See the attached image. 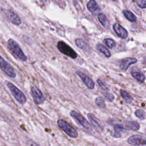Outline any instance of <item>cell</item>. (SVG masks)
<instances>
[{
    "mask_svg": "<svg viewBox=\"0 0 146 146\" xmlns=\"http://www.w3.org/2000/svg\"><path fill=\"white\" fill-rule=\"evenodd\" d=\"M135 116L140 120H144L145 119V111L141 109L136 110L135 111Z\"/></svg>",
    "mask_w": 146,
    "mask_h": 146,
    "instance_id": "obj_25",
    "label": "cell"
},
{
    "mask_svg": "<svg viewBox=\"0 0 146 146\" xmlns=\"http://www.w3.org/2000/svg\"><path fill=\"white\" fill-rule=\"evenodd\" d=\"M104 43L110 48L112 49L116 46V42L111 38H106L103 40Z\"/></svg>",
    "mask_w": 146,
    "mask_h": 146,
    "instance_id": "obj_23",
    "label": "cell"
},
{
    "mask_svg": "<svg viewBox=\"0 0 146 146\" xmlns=\"http://www.w3.org/2000/svg\"><path fill=\"white\" fill-rule=\"evenodd\" d=\"M131 74L135 79H136L139 82H141V83L144 82L145 77L144 74H143L140 72H138V71H131Z\"/></svg>",
    "mask_w": 146,
    "mask_h": 146,
    "instance_id": "obj_21",
    "label": "cell"
},
{
    "mask_svg": "<svg viewBox=\"0 0 146 146\" xmlns=\"http://www.w3.org/2000/svg\"><path fill=\"white\" fill-rule=\"evenodd\" d=\"M57 47L62 53L70 57L71 58L75 59L77 57L78 55L75 51L63 41L58 42Z\"/></svg>",
    "mask_w": 146,
    "mask_h": 146,
    "instance_id": "obj_5",
    "label": "cell"
},
{
    "mask_svg": "<svg viewBox=\"0 0 146 146\" xmlns=\"http://www.w3.org/2000/svg\"><path fill=\"white\" fill-rule=\"evenodd\" d=\"M112 1H116V0H112Z\"/></svg>",
    "mask_w": 146,
    "mask_h": 146,
    "instance_id": "obj_29",
    "label": "cell"
},
{
    "mask_svg": "<svg viewBox=\"0 0 146 146\" xmlns=\"http://www.w3.org/2000/svg\"><path fill=\"white\" fill-rule=\"evenodd\" d=\"M122 13L124 15V17L130 22H136V17L130 11L124 10L122 11Z\"/></svg>",
    "mask_w": 146,
    "mask_h": 146,
    "instance_id": "obj_22",
    "label": "cell"
},
{
    "mask_svg": "<svg viewBox=\"0 0 146 146\" xmlns=\"http://www.w3.org/2000/svg\"><path fill=\"white\" fill-rule=\"evenodd\" d=\"M128 143L132 146H146L145 137L140 135H132L127 139Z\"/></svg>",
    "mask_w": 146,
    "mask_h": 146,
    "instance_id": "obj_7",
    "label": "cell"
},
{
    "mask_svg": "<svg viewBox=\"0 0 146 146\" xmlns=\"http://www.w3.org/2000/svg\"><path fill=\"white\" fill-rule=\"evenodd\" d=\"M96 48L99 50V51L102 52L107 58H110L111 56V52L110 51V50L107 48H106L103 44H98L96 45Z\"/></svg>",
    "mask_w": 146,
    "mask_h": 146,
    "instance_id": "obj_20",
    "label": "cell"
},
{
    "mask_svg": "<svg viewBox=\"0 0 146 146\" xmlns=\"http://www.w3.org/2000/svg\"><path fill=\"white\" fill-rule=\"evenodd\" d=\"M97 83L99 85V86L101 88V89L103 91H109V87H108V86L106 84V83L103 82L102 80L101 79H97Z\"/></svg>",
    "mask_w": 146,
    "mask_h": 146,
    "instance_id": "obj_26",
    "label": "cell"
},
{
    "mask_svg": "<svg viewBox=\"0 0 146 146\" xmlns=\"http://www.w3.org/2000/svg\"><path fill=\"white\" fill-rule=\"evenodd\" d=\"M6 84L13 96L19 103L23 104L26 103L27 99L26 96L19 88L10 82H6Z\"/></svg>",
    "mask_w": 146,
    "mask_h": 146,
    "instance_id": "obj_3",
    "label": "cell"
},
{
    "mask_svg": "<svg viewBox=\"0 0 146 146\" xmlns=\"http://www.w3.org/2000/svg\"><path fill=\"white\" fill-rule=\"evenodd\" d=\"M88 119L90 121L92 127L99 132H102L103 131V126L100 121L94 116L92 113H88L87 114Z\"/></svg>",
    "mask_w": 146,
    "mask_h": 146,
    "instance_id": "obj_10",
    "label": "cell"
},
{
    "mask_svg": "<svg viewBox=\"0 0 146 146\" xmlns=\"http://www.w3.org/2000/svg\"><path fill=\"white\" fill-rule=\"evenodd\" d=\"M7 47L12 54L22 61H26L27 57L23 53L19 44L13 39H9L7 41Z\"/></svg>",
    "mask_w": 146,
    "mask_h": 146,
    "instance_id": "obj_1",
    "label": "cell"
},
{
    "mask_svg": "<svg viewBox=\"0 0 146 146\" xmlns=\"http://www.w3.org/2000/svg\"><path fill=\"white\" fill-rule=\"evenodd\" d=\"M120 94L121 97L125 103L130 104L132 102V100H133L132 98L129 94V93L127 92L126 91L121 89L120 90Z\"/></svg>",
    "mask_w": 146,
    "mask_h": 146,
    "instance_id": "obj_19",
    "label": "cell"
},
{
    "mask_svg": "<svg viewBox=\"0 0 146 146\" xmlns=\"http://www.w3.org/2000/svg\"><path fill=\"white\" fill-rule=\"evenodd\" d=\"M57 125L60 129L70 137L76 138L78 137V133L76 129L66 121L63 119H58L57 120Z\"/></svg>",
    "mask_w": 146,
    "mask_h": 146,
    "instance_id": "obj_2",
    "label": "cell"
},
{
    "mask_svg": "<svg viewBox=\"0 0 146 146\" xmlns=\"http://www.w3.org/2000/svg\"><path fill=\"white\" fill-rule=\"evenodd\" d=\"M95 102L96 104L101 108H106V103L104 98H103L102 96H98L95 99Z\"/></svg>",
    "mask_w": 146,
    "mask_h": 146,
    "instance_id": "obj_24",
    "label": "cell"
},
{
    "mask_svg": "<svg viewBox=\"0 0 146 146\" xmlns=\"http://www.w3.org/2000/svg\"><path fill=\"white\" fill-rule=\"evenodd\" d=\"M98 20L99 21V22L102 24V25L106 29H108L109 28L110 26V22L108 20V19L107 18L106 16L102 13H100L98 15Z\"/></svg>",
    "mask_w": 146,
    "mask_h": 146,
    "instance_id": "obj_17",
    "label": "cell"
},
{
    "mask_svg": "<svg viewBox=\"0 0 146 146\" xmlns=\"http://www.w3.org/2000/svg\"><path fill=\"white\" fill-rule=\"evenodd\" d=\"M124 125L126 128L133 131H138L140 128V124L134 121H124Z\"/></svg>",
    "mask_w": 146,
    "mask_h": 146,
    "instance_id": "obj_16",
    "label": "cell"
},
{
    "mask_svg": "<svg viewBox=\"0 0 146 146\" xmlns=\"http://www.w3.org/2000/svg\"><path fill=\"white\" fill-rule=\"evenodd\" d=\"M76 74L80 77V78L82 79L84 84L86 85V86L90 90H92L95 87V84L93 80L88 77L87 75H86L85 74L81 71H76Z\"/></svg>",
    "mask_w": 146,
    "mask_h": 146,
    "instance_id": "obj_11",
    "label": "cell"
},
{
    "mask_svg": "<svg viewBox=\"0 0 146 146\" xmlns=\"http://www.w3.org/2000/svg\"><path fill=\"white\" fill-rule=\"evenodd\" d=\"M70 115L84 129L88 131H92V127L91 125V124L86 119V118L83 116H82L80 113H78V112L74 110H72L70 112Z\"/></svg>",
    "mask_w": 146,
    "mask_h": 146,
    "instance_id": "obj_4",
    "label": "cell"
},
{
    "mask_svg": "<svg viewBox=\"0 0 146 146\" xmlns=\"http://www.w3.org/2000/svg\"><path fill=\"white\" fill-rule=\"evenodd\" d=\"M87 7L93 15L98 14L100 11L99 6L95 0H90L87 4Z\"/></svg>",
    "mask_w": 146,
    "mask_h": 146,
    "instance_id": "obj_14",
    "label": "cell"
},
{
    "mask_svg": "<svg viewBox=\"0 0 146 146\" xmlns=\"http://www.w3.org/2000/svg\"><path fill=\"white\" fill-rule=\"evenodd\" d=\"M0 67L3 70V71L9 77L12 78H15L16 73L14 69L1 56H0Z\"/></svg>",
    "mask_w": 146,
    "mask_h": 146,
    "instance_id": "obj_6",
    "label": "cell"
},
{
    "mask_svg": "<svg viewBox=\"0 0 146 146\" xmlns=\"http://www.w3.org/2000/svg\"><path fill=\"white\" fill-rule=\"evenodd\" d=\"M102 94L103 95V96L105 97V98L108 100V101L110 102H112L114 99H115V96L114 95L111 94V92H108V91H104L103 92H102Z\"/></svg>",
    "mask_w": 146,
    "mask_h": 146,
    "instance_id": "obj_27",
    "label": "cell"
},
{
    "mask_svg": "<svg viewBox=\"0 0 146 146\" xmlns=\"http://www.w3.org/2000/svg\"><path fill=\"white\" fill-rule=\"evenodd\" d=\"M44 1H47V0H44Z\"/></svg>",
    "mask_w": 146,
    "mask_h": 146,
    "instance_id": "obj_30",
    "label": "cell"
},
{
    "mask_svg": "<svg viewBox=\"0 0 146 146\" xmlns=\"http://www.w3.org/2000/svg\"><path fill=\"white\" fill-rule=\"evenodd\" d=\"M113 29L116 34L121 38L125 39L128 37V34L127 31L119 23L116 22L113 25Z\"/></svg>",
    "mask_w": 146,
    "mask_h": 146,
    "instance_id": "obj_13",
    "label": "cell"
},
{
    "mask_svg": "<svg viewBox=\"0 0 146 146\" xmlns=\"http://www.w3.org/2000/svg\"><path fill=\"white\" fill-rule=\"evenodd\" d=\"M136 3L139 7L141 9H145L146 7V1L145 0H135Z\"/></svg>",
    "mask_w": 146,
    "mask_h": 146,
    "instance_id": "obj_28",
    "label": "cell"
},
{
    "mask_svg": "<svg viewBox=\"0 0 146 146\" xmlns=\"http://www.w3.org/2000/svg\"><path fill=\"white\" fill-rule=\"evenodd\" d=\"M31 95L34 103L38 105L43 104L45 101V98L42 92L36 87L33 86L31 88Z\"/></svg>",
    "mask_w": 146,
    "mask_h": 146,
    "instance_id": "obj_8",
    "label": "cell"
},
{
    "mask_svg": "<svg viewBox=\"0 0 146 146\" xmlns=\"http://www.w3.org/2000/svg\"><path fill=\"white\" fill-rule=\"evenodd\" d=\"M4 13L7 18L14 25L18 26L21 24L22 21L19 16L10 10H4Z\"/></svg>",
    "mask_w": 146,
    "mask_h": 146,
    "instance_id": "obj_9",
    "label": "cell"
},
{
    "mask_svg": "<svg viewBox=\"0 0 146 146\" xmlns=\"http://www.w3.org/2000/svg\"><path fill=\"white\" fill-rule=\"evenodd\" d=\"M75 44L78 47H79L80 48H81L86 51H88L90 50L88 44L86 42H85L83 40H82V39H80V38L76 39L75 40Z\"/></svg>",
    "mask_w": 146,
    "mask_h": 146,
    "instance_id": "obj_18",
    "label": "cell"
},
{
    "mask_svg": "<svg viewBox=\"0 0 146 146\" xmlns=\"http://www.w3.org/2000/svg\"><path fill=\"white\" fill-rule=\"evenodd\" d=\"M137 62V60L136 58L129 57V58H125L121 59L120 61L119 64H120V68L123 70L126 71L131 64H135Z\"/></svg>",
    "mask_w": 146,
    "mask_h": 146,
    "instance_id": "obj_12",
    "label": "cell"
},
{
    "mask_svg": "<svg viewBox=\"0 0 146 146\" xmlns=\"http://www.w3.org/2000/svg\"><path fill=\"white\" fill-rule=\"evenodd\" d=\"M125 130V128L121 124H115L113 127V131L111 132V135L113 137H121V132Z\"/></svg>",
    "mask_w": 146,
    "mask_h": 146,
    "instance_id": "obj_15",
    "label": "cell"
}]
</instances>
